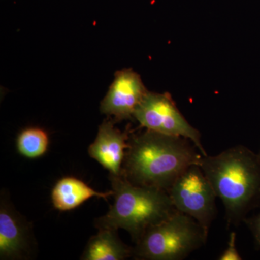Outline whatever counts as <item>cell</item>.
<instances>
[{
  "label": "cell",
  "mask_w": 260,
  "mask_h": 260,
  "mask_svg": "<svg viewBox=\"0 0 260 260\" xmlns=\"http://www.w3.org/2000/svg\"><path fill=\"white\" fill-rule=\"evenodd\" d=\"M133 248L119 239L117 231L100 229L89 239L80 259L124 260L133 257Z\"/></svg>",
  "instance_id": "obj_11"
},
{
  "label": "cell",
  "mask_w": 260,
  "mask_h": 260,
  "mask_svg": "<svg viewBox=\"0 0 260 260\" xmlns=\"http://www.w3.org/2000/svg\"><path fill=\"white\" fill-rule=\"evenodd\" d=\"M258 156H259V160H260V150H259V153H258Z\"/></svg>",
  "instance_id": "obj_15"
},
{
  "label": "cell",
  "mask_w": 260,
  "mask_h": 260,
  "mask_svg": "<svg viewBox=\"0 0 260 260\" xmlns=\"http://www.w3.org/2000/svg\"><path fill=\"white\" fill-rule=\"evenodd\" d=\"M148 92L138 73L132 69L119 70L101 103V112L114 117L115 122L133 120L135 110Z\"/></svg>",
  "instance_id": "obj_7"
},
{
  "label": "cell",
  "mask_w": 260,
  "mask_h": 260,
  "mask_svg": "<svg viewBox=\"0 0 260 260\" xmlns=\"http://www.w3.org/2000/svg\"><path fill=\"white\" fill-rule=\"evenodd\" d=\"M244 222L251 231L256 246L260 249V213L251 218H246Z\"/></svg>",
  "instance_id": "obj_14"
},
{
  "label": "cell",
  "mask_w": 260,
  "mask_h": 260,
  "mask_svg": "<svg viewBox=\"0 0 260 260\" xmlns=\"http://www.w3.org/2000/svg\"><path fill=\"white\" fill-rule=\"evenodd\" d=\"M167 192L176 210L194 219L208 234L216 218L217 196L200 165L187 168Z\"/></svg>",
  "instance_id": "obj_5"
},
{
  "label": "cell",
  "mask_w": 260,
  "mask_h": 260,
  "mask_svg": "<svg viewBox=\"0 0 260 260\" xmlns=\"http://www.w3.org/2000/svg\"><path fill=\"white\" fill-rule=\"evenodd\" d=\"M197 150L186 138L146 129L130 136L123 174L135 185L168 191L187 168L200 165Z\"/></svg>",
  "instance_id": "obj_1"
},
{
  "label": "cell",
  "mask_w": 260,
  "mask_h": 260,
  "mask_svg": "<svg viewBox=\"0 0 260 260\" xmlns=\"http://www.w3.org/2000/svg\"><path fill=\"white\" fill-rule=\"evenodd\" d=\"M208 234L194 219L177 211L149 228L135 243L133 257L141 260H183L206 244Z\"/></svg>",
  "instance_id": "obj_4"
},
{
  "label": "cell",
  "mask_w": 260,
  "mask_h": 260,
  "mask_svg": "<svg viewBox=\"0 0 260 260\" xmlns=\"http://www.w3.org/2000/svg\"><path fill=\"white\" fill-rule=\"evenodd\" d=\"M30 229L8 203L0 206V259H20L30 248Z\"/></svg>",
  "instance_id": "obj_9"
},
{
  "label": "cell",
  "mask_w": 260,
  "mask_h": 260,
  "mask_svg": "<svg viewBox=\"0 0 260 260\" xmlns=\"http://www.w3.org/2000/svg\"><path fill=\"white\" fill-rule=\"evenodd\" d=\"M134 119L146 129L190 140L202 155H208L200 132L186 121L169 93L148 91L135 110Z\"/></svg>",
  "instance_id": "obj_6"
},
{
  "label": "cell",
  "mask_w": 260,
  "mask_h": 260,
  "mask_svg": "<svg viewBox=\"0 0 260 260\" xmlns=\"http://www.w3.org/2000/svg\"><path fill=\"white\" fill-rule=\"evenodd\" d=\"M200 167L225 210L228 225H238L260 203V160L243 145L203 155Z\"/></svg>",
  "instance_id": "obj_2"
},
{
  "label": "cell",
  "mask_w": 260,
  "mask_h": 260,
  "mask_svg": "<svg viewBox=\"0 0 260 260\" xmlns=\"http://www.w3.org/2000/svg\"><path fill=\"white\" fill-rule=\"evenodd\" d=\"M237 248V233L232 232L229 236L228 246L218 257V260H242Z\"/></svg>",
  "instance_id": "obj_13"
},
{
  "label": "cell",
  "mask_w": 260,
  "mask_h": 260,
  "mask_svg": "<svg viewBox=\"0 0 260 260\" xmlns=\"http://www.w3.org/2000/svg\"><path fill=\"white\" fill-rule=\"evenodd\" d=\"M49 143L47 131L32 126L20 132L16 140L17 150L25 158L36 159L47 153Z\"/></svg>",
  "instance_id": "obj_12"
},
{
  "label": "cell",
  "mask_w": 260,
  "mask_h": 260,
  "mask_svg": "<svg viewBox=\"0 0 260 260\" xmlns=\"http://www.w3.org/2000/svg\"><path fill=\"white\" fill-rule=\"evenodd\" d=\"M114 204L104 216L95 219L100 229H124L137 243L147 230L177 211L167 191L135 185L124 174L109 177Z\"/></svg>",
  "instance_id": "obj_3"
},
{
  "label": "cell",
  "mask_w": 260,
  "mask_h": 260,
  "mask_svg": "<svg viewBox=\"0 0 260 260\" xmlns=\"http://www.w3.org/2000/svg\"><path fill=\"white\" fill-rule=\"evenodd\" d=\"M129 138L128 131L121 132L114 126L113 121L105 120L89 146V155L109 171L110 175L120 176Z\"/></svg>",
  "instance_id": "obj_8"
},
{
  "label": "cell",
  "mask_w": 260,
  "mask_h": 260,
  "mask_svg": "<svg viewBox=\"0 0 260 260\" xmlns=\"http://www.w3.org/2000/svg\"><path fill=\"white\" fill-rule=\"evenodd\" d=\"M110 196H113V190L106 192L98 191L74 177L61 178L51 191L53 205L55 209L61 212L74 210L95 197L107 200Z\"/></svg>",
  "instance_id": "obj_10"
}]
</instances>
